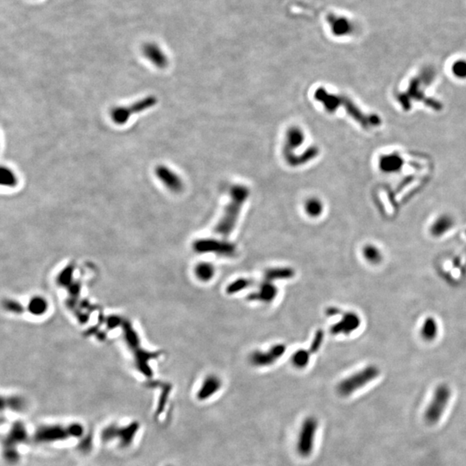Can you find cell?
Here are the masks:
<instances>
[{
  "label": "cell",
  "instance_id": "603a6c76",
  "mask_svg": "<svg viewBox=\"0 0 466 466\" xmlns=\"http://www.w3.org/2000/svg\"><path fill=\"white\" fill-rule=\"evenodd\" d=\"M194 275L197 279L200 281H209L215 276V267L211 263L201 261L195 265L194 267Z\"/></svg>",
  "mask_w": 466,
  "mask_h": 466
},
{
  "label": "cell",
  "instance_id": "7402d4cb",
  "mask_svg": "<svg viewBox=\"0 0 466 466\" xmlns=\"http://www.w3.org/2000/svg\"><path fill=\"white\" fill-rule=\"evenodd\" d=\"M319 153L318 150L315 146H311L302 152L301 155H296L295 157H292L291 159L287 161V163L292 166V167H298L301 165L306 164L307 162L314 159Z\"/></svg>",
  "mask_w": 466,
  "mask_h": 466
},
{
  "label": "cell",
  "instance_id": "9c48e42d",
  "mask_svg": "<svg viewBox=\"0 0 466 466\" xmlns=\"http://www.w3.org/2000/svg\"><path fill=\"white\" fill-rule=\"evenodd\" d=\"M157 99L155 96H147L137 100V102L127 106H116L111 111V118L116 125H123L128 122L129 119L134 113H140L152 108L157 105Z\"/></svg>",
  "mask_w": 466,
  "mask_h": 466
},
{
  "label": "cell",
  "instance_id": "8992f818",
  "mask_svg": "<svg viewBox=\"0 0 466 466\" xmlns=\"http://www.w3.org/2000/svg\"><path fill=\"white\" fill-rule=\"evenodd\" d=\"M380 370L375 365H368L364 369L358 370L353 375L344 378L338 383L336 390L338 395L347 397L362 388L366 386L370 382L374 381L380 375Z\"/></svg>",
  "mask_w": 466,
  "mask_h": 466
},
{
  "label": "cell",
  "instance_id": "e0dca14e",
  "mask_svg": "<svg viewBox=\"0 0 466 466\" xmlns=\"http://www.w3.org/2000/svg\"><path fill=\"white\" fill-rule=\"evenodd\" d=\"M2 413H6V415H14V416H22L27 411V402L25 399L20 395H8L6 397H2Z\"/></svg>",
  "mask_w": 466,
  "mask_h": 466
},
{
  "label": "cell",
  "instance_id": "2e32d148",
  "mask_svg": "<svg viewBox=\"0 0 466 466\" xmlns=\"http://www.w3.org/2000/svg\"><path fill=\"white\" fill-rule=\"evenodd\" d=\"M142 52L145 58L158 69H165L168 66V57L157 43H145Z\"/></svg>",
  "mask_w": 466,
  "mask_h": 466
},
{
  "label": "cell",
  "instance_id": "4dcf8cb0",
  "mask_svg": "<svg viewBox=\"0 0 466 466\" xmlns=\"http://www.w3.org/2000/svg\"><path fill=\"white\" fill-rule=\"evenodd\" d=\"M453 72L456 75L460 77L466 76V62L458 61L453 64Z\"/></svg>",
  "mask_w": 466,
  "mask_h": 466
},
{
  "label": "cell",
  "instance_id": "9a60e30c",
  "mask_svg": "<svg viewBox=\"0 0 466 466\" xmlns=\"http://www.w3.org/2000/svg\"><path fill=\"white\" fill-rule=\"evenodd\" d=\"M278 295V288L272 281L265 280L259 285L258 288L247 296L248 301L250 302H264L270 303L273 302Z\"/></svg>",
  "mask_w": 466,
  "mask_h": 466
},
{
  "label": "cell",
  "instance_id": "44dd1931",
  "mask_svg": "<svg viewBox=\"0 0 466 466\" xmlns=\"http://www.w3.org/2000/svg\"><path fill=\"white\" fill-rule=\"evenodd\" d=\"M439 333L438 323L432 317H428L421 326V336L426 341H432L437 338Z\"/></svg>",
  "mask_w": 466,
  "mask_h": 466
},
{
  "label": "cell",
  "instance_id": "ac0fdd59",
  "mask_svg": "<svg viewBox=\"0 0 466 466\" xmlns=\"http://www.w3.org/2000/svg\"><path fill=\"white\" fill-rule=\"evenodd\" d=\"M305 140V134L302 129L292 126L287 130L285 137V143L283 146V156L286 159L291 155L295 153L296 149L303 144Z\"/></svg>",
  "mask_w": 466,
  "mask_h": 466
},
{
  "label": "cell",
  "instance_id": "1f68e13d",
  "mask_svg": "<svg viewBox=\"0 0 466 466\" xmlns=\"http://www.w3.org/2000/svg\"><path fill=\"white\" fill-rule=\"evenodd\" d=\"M341 313V309H339L338 307H329L326 310V313H327V316L338 315V314H340Z\"/></svg>",
  "mask_w": 466,
  "mask_h": 466
},
{
  "label": "cell",
  "instance_id": "f546056e",
  "mask_svg": "<svg viewBox=\"0 0 466 466\" xmlns=\"http://www.w3.org/2000/svg\"><path fill=\"white\" fill-rule=\"evenodd\" d=\"M323 340H324V333H323L322 330H318L315 333L312 344L310 345L309 352L311 354L318 353V350H319V348L322 346V343H323Z\"/></svg>",
  "mask_w": 466,
  "mask_h": 466
},
{
  "label": "cell",
  "instance_id": "484cf974",
  "mask_svg": "<svg viewBox=\"0 0 466 466\" xmlns=\"http://www.w3.org/2000/svg\"><path fill=\"white\" fill-rule=\"evenodd\" d=\"M253 283L254 281L252 279L242 277V278L237 279L232 282H230V284L226 287L225 291L228 295H235L252 286Z\"/></svg>",
  "mask_w": 466,
  "mask_h": 466
},
{
  "label": "cell",
  "instance_id": "6da1fadb",
  "mask_svg": "<svg viewBox=\"0 0 466 466\" xmlns=\"http://www.w3.org/2000/svg\"><path fill=\"white\" fill-rule=\"evenodd\" d=\"M89 439L85 424L78 421H45L32 429L33 445L43 448H63L74 446L82 447Z\"/></svg>",
  "mask_w": 466,
  "mask_h": 466
},
{
  "label": "cell",
  "instance_id": "d6986e66",
  "mask_svg": "<svg viewBox=\"0 0 466 466\" xmlns=\"http://www.w3.org/2000/svg\"><path fill=\"white\" fill-rule=\"evenodd\" d=\"M296 276V271L291 267H274L265 270V280L272 281L289 280Z\"/></svg>",
  "mask_w": 466,
  "mask_h": 466
},
{
  "label": "cell",
  "instance_id": "8fae6325",
  "mask_svg": "<svg viewBox=\"0 0 466 466\" xmlns=\"http://www.w3.org/2000/svg\"><path fill=\"white\" fill-rule=\"evenodd\" d=\"M287 347L284 344H276L270 347L267 352L260 350L254 351L250 355V363L255 367H268L273 365L284 355Z\"/></svg>",
  "mask_w": 466,
  "mask_h": 466
},
{
  "label": "cell",
  "instance_id": "83f0119b",
  "mask_svg": "<svg viewBox=\"0 0 466 466\" xmlns=\"http://www.w3.org/2000/svg\"><path fill=\"white\" fill-rule=\"evenodd\" d=\"M323 209H324L323 203L321 201V199H317V198H311V199H307L305 204L306 213L308 216L312 217V218L321 216L322 213H323Z\"/></svg>",
  "mask_w": 466,
  "mask_h": 466
},
{
  "label": "cell",
  "instance_id": "5bb4252c",
  "mask_svg": "<svg viewBox=\"0 0 466 466\" xmlns=\"http://www.w3.org/2000/svg\"><path fill=\"white\" fill-rule=\"evenodd\" d=\"M157 178L162 184L173 193H180L183 189V182L182 178L174 171L164 165L157 166L155 170Z\"/></svg>",
  "mask_w": 466,
  "mask_h": 466
},
{
  "label": "cell",
  "instance_id": "3957f363",
  "mask_svg": "<svg viewBox=\"0 0 466 466\" xmlns=\"http://www.w3.org/2000/svg\"><path fill=\"white\" fill-rule=\"evenodd\" d=\"M32 445V429L28 428V425L22 419L11 421L6 427L2 446L6 463L15 465L20 463L26 451Z\"/></svg>",
  "mask_w": 466,
  "mask_h": 466
},
{
  "label": "cell",
  "instance_id": "5b68a950",
  "mask_svg": "<svg viewBox=\"0 0 466 466\" xmlns=\"http://www.w3.org/2000/svg\"><path fill=\"white\" fill-rule=\"evenodd\" d=\"M318 427V420L313 415H308L302 421L296 442V452L301 458H309L313 454Z\"/></svg>",
  "mask_w": 466,
  "mask_h": 466
},
{
  "label": "cell",
  "instance_id": "d6a6232c",
  "mask_svg": "<svg viewBox=\"0 0 466 466\" xmlns=\"http://www.w3.org/2000/svg\"><path fill=\"white\" fill-rule=\"evenodd\" d=\"M165 466H173V465H172V464H167V465H165Z\"/></svg>",
  "mask_w": 466,
  "mask_h": 466
},
{
  "label": "cell",
  "instance_id": "4316f807",
  "mask_svg": "<svg viewBox=\"0 0 466 466\" xmlns=\"http://www.w3.org/2000/svg\"><path fill=\"white\" fill-rule=\"evenodd\" d=\"M363 256L367 261L372 265H377L383 260V253L376 246L367 245L363 248Z\"/></svg>",
  "mask_w": 466,
  "mask_h": 466
},
{
  "label": "cell",
  "instance_id": "4fadbf2b",
  "mask_svg": "<svg viewBox=\"0 0 466 466\" xmlns=\"http://www.w3.org/2000/svg\"><path fill=\"white\" fill-rule=\"evenodd\" d=\"M223 387V381L219 375L210 374L207 375L199 386L196 393V399L199 401H208L220 391Z\"/></svg>",
  "mask_w": 466,
  "mask_h": 466
},
{
  "label": "cell",
  "instance_id": "7c38bea8",
  "mask_svg": "<svg viewBox=\"0 0 466 466\" xmlns=\"http://www.w3.org/2000/svg\"><path fill=\"white\" fill-rule=\"evenodd\" d=\"M361 325V318L358 313L354 312H346L342 314L341 318L339 322L333 325L330 329L331 333L333 335H349L356 330H358Z\"/></svg>",
  "mask_w": 466,
  "mask_h": 466
},
{
  "label": "cell",
  "instance_id": "cb8c5ba5",
  "mask_svg": "<svg viewBox=\"0 0 466 466\" xmlns=\"http://www.w3.org/2000/svg\"><path fill=\"white\" fill-rule=\"evenodd\" d=\"M453 226L452 219L448 216H442L433 223L431 227L432 236L441 237L446 234Z\"/></svg>",
  "mask_w": 466,
  "mask_h": 466
},
{
  "label": "cell",
  "instance_id": "f1b7e54d",
  "mask_svg": "<svg viewBox=\"0 0 466 466\" xmlns=\"http://www.w3.org/2000/svg\"><path fill=\"white\" fill-rule=\"evenodd\" d=\"M0 182L3 187L14 188L17 184V178L12 169L7 167H2L0 170Z\"/></svg>",
  "mask_w": 466,
  "mask_h": 466
},
{
  "label": "cell",
  "instance_id": "d4e9b609",
  "mask_svg": "<svg viewBox=\"0 0 466 466\" xmlns=\"http://www.w3.org/2000/svg\"><path fill=\"white\" fill-rule=\"evenodd\" d=\"M310 359H311V353L309 350L307 351V350L300 349L294 353L291 358V363L296 369L302 370L309 364Z\"/></svg>",
  "mask_w": 466,
  "mask_h": 466
},
{
  "label": "cell",
  "instance_id": "277c9868",
  "mask_svg": "<svg viewBox=\"0 0 466 466\" xmlns=\"http://www.w3.org/2000/svg\"><path fill=\"white\" fill-rule=\"evenodd\" d=\"M250 195V190L244 185H236L230 190V201L225 207L221 218L214 227V232L226 238L236 227L242 208Z\"/></svg>",
  "mask_w": 466,
  "mask_h": 466
},
{
  "label": "cell",
  "instance_id": "ffe728a7",
  "mask_svg": "<svg viewBox=\"0 0 466 466\" xmlns=\"http://www.w3.org/2000/svg\"><path fill=\"white\" fill-rule=\"evenodd\" d=\"M27 308L32 315H44L48 310V300L42 296H34L28 300Z\"/></svg>",
  "mask_w": 466,
  "mask_h": 466
},
{
  "label": "cell",
  "instance_id": "ba28073f",
  "mask_svg": "<svg viewBox=\"0 0 466 466\" xmlns=\"http://www.w3.org/2000/svg\"><path fill=\"white\" fill-rule=\"evenodd\" d=\"M452 396V390L447 384H441L435 389L432 400L424 414V420L428 425L438 423Z\"/></svg>",
  "mask_w": 466,
  "mask_h": 466
},
{
  "label": "cell",
  "instance_id": "52a82bcc",
  "mask_svg": "<svg viewBox=\"0 0 466 466\" xmlns=\"http://www.w3.org/2000/svg\"><path fill=\"white\" fill-rule=\"evenodd\" d=\"M313 97L317 101L322 103V105L324 106L325 110L330 113H333L337 109L339 108V106L342 105L344 106L347 112L351 116H353L356 120H358V122L361 123L362 125L367 124V121H365V119L361 111H359L357 108V106L345 97L331 94L324 88H318L316 89Z\"/></svg>",
  "mask_w": 466,
  "mask_h": 466
},
{
  "label": "cell",
  "instance_id": "30bf717a",
  "mask_svg": "<svg viewBox=\"0 0 466 466\" xmlns=\"http://www.w3.org/2000/svg\"><path fill=\"white\" fill-rule=\"evenodd\" d=\"M193 247L197 253H213L226 257L234 256L237 252L236 245L221 239H198L193 243Z\"/></svg>",
  "mask_w": 466,
  "mask_h": 466
},
{
  "label": "cell",
  "instance_id": "7a4b0ae2",
  "mask_svg": "<svg viewBox=\"0 0 466 466\" xmlns=\"http://www.w3.org/2000/svg\"><path fill=\"white\" fill-rule=\"evenodd\" d=\"M142 424L135 419L115 420L100 429V442L119 452H128L136 446L142 432Z\"/></svg>",
  "mask_w": 466,
  "mask_h": 466
}]
</instances>
